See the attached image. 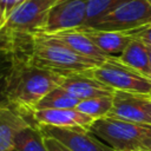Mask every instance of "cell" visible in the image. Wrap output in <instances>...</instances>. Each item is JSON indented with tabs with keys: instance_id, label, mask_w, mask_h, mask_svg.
<instances>
[{
	"instance_id": "obj_9",
	"label": "cell",
	"mask_w": 151,
	"mask_h": 151,
	"mask_svg": "<svg viewBox=\"0 0 151 151\" xmlns=\"http://www.w3.org/2000/svg\"><path fill=\"white\" fill-rule=\"evenodd\" d=\"M32 124L51 126H80L90 129L94 119L77 109H44L31 110L25 113Z\"/></svg>"
},
{
	"instance_id": "obj_25",
	"label": "cell",
	"mask_w": 151,
	"mask_h": 151,
	"mask_svg": "<svg viewBox=\"0 0 151 151\" xmlns=\"http://www.w3.org/2000/svg\"><path fill=\"white\" fill-rule=\"evenodd\" d=\"M142 150H146V151H151V137L150 138H147V140L144 143V146H143V149ZM140 151V150H139Z\"/></svg>"
},
{
	"instance_id": "obj_19",
	"label": "cell",
	"mask_w": 151,
	"mask_h": 151,
	"mask_svg": "<svg viewBox=\"0 0 151 151\" xmlns=\"http://www.w3.org/2000/svg\"><path fill=\"white\" fill-rule=\"evenodd\" d=\"M113 107V94L101 96L80 100L77 105V110L92 117L94 120L107 117Z\"/></svg>"
},
{
	"instance_id": "obj_1",
	"label": "cell",
	"mask_w": 151,
	"mask_h": 151,
	"mask_svg": "<svg viewBox=\"0 0 151 151\" xmlns=\"http://www.w3.org/2000/svg\"><path fill=\"white\" fill-rule=\"evenodd\" d=\"M38 67L60 76L86 72L104 61L81 55L47 34L33 33L9 41Z\"/></svg>"
},
{
	"instance_id": "obj_4",
	"label": "cell",
	"mask_w": 151,
	"mask_h": 151,
	"mask_svg": "<svg viewBox=\"0 0 151 151\" xmlns=\"http://www.w3.org/2000/svg\"><path fill=\"white\" fill-rule=\"evenodd\" d=\"M86 72L114 91L151 97V78L123 64L117 55H112L101 65Z\"/></svg>"
},
{
	"instance_id": "obj_14",
	"label": "cell",
	"mask_w": 151,
	"mask_h": 151,
	"mask_svg": "<svg viewBox=\"0 0 151 151\" xmlns=\"http://www.w3.org/2000/svg\"><path fill=\"white\" fill-rule=\"evenodd\" d=\"M47 35L60 41L61 44H64L72 51L77 52L81 55L88 57V58L106 61L107 59H110L112 57L111 54H107L104 51H101L91 39H88L79 29L61 31V32H57V33H52V34H47Z\"/></svg>"
},
{
	"instance_id": "obj_2",
	"label": "cell",
	"mask_w": 151,
	"mask_h": 151,
	"mask_svg": "<svg viewBox=\"0 0 151 151\" xmlns=\"http://www.w3.org/2000/svg\"><path fill=\"white\" fill-rule=\"evenodd\" d=\"M11 47L14 52V61L8 79L7 97L11 105L27 113L45 94L60 86L63 76L35 66L22 51Z\"/></svg>"
},
{
	"instance_id": "obj_21",
	"label": "cell",
	"mask_w": 151,
	"mask_h": 151,
	"mask_svg": "<svg viewBox=\"0 0 151 151\" xmlns=\"http://www.w3.org/2000/svg\"><path fill=\"white\" fill-rule=\"evenodd\" d=\"M26 0H0V31L6 25L12 13Z\"/></svg>"
},
{
	"instance_id": "obj_18",
	"label": "cell",
	"mask_w": 151,
	"mask_h": 151,
	"mask_svg": "<svg viewBox=\"0 0 151 151\" xmlns=\"http://www.w3.org/2000/svg\"><path fill=\"white\" fill-rule=\"evenodd\" d=\"M14 52L9 44L0 41V107L8 105L9 100L7 97L8 79L13 67Z\"/></svg>"
},
{
	"instance_id": "obj_29",
	"label": "cell",
	"mask_w": 151,
	"mask_h": 151,
	"mask_svg": "<svg viewBox=\"0 0 151 151\" xmlns=\"http://www.w3.org/2000/svg\"><path fill=\"white\" fill-rule=\"evenodd\" d=\"M13 151H18V150H15V149H14V150H13Z\"/></svg>"
},
{
	"instance_id": "obj_22",
	"label": "cell",
	"mask_w": 151,
	"mask_h": 151,
	"mask_svg": "<svg viewBox=\"0 0 151 151\" xmlns=\"http://www.w3.org/2000/svg\"><path fill=\"white\" fill-rule=\"evenodd\" d=\"M132 33H133V37L136 39H139L145 45L151 46V24L146 25L142 28L134 29V31H132Z\"/></svg>"
},
{
	"instance_id": "obj_16",
	"label": "cell",
	"mask_w": 151,
	"mask_h": 151,
	"mask_svg": "<svg viewBox=\"0 0 151 151\" xmlns=\"http://www.w3.org/2000/svg\"><path fill=\"white\" fill-rule=\"evenodd\" d=\"M14 149L18 151H48L45 136L37 124H29L21 132L18 133Z\"/></svg>"
},
{
	"instance_id": "obj_26",
	"label": "cell",
	"mask_w": 151,
	"mask_h": 151,
	"mask_svg": "<svg viewBox=\"0 0 151 151\" xmlns=\"http://www.w3.org/2000/svg\"><path fill=\"white\" fill-rule=\"evenodd\" d=\"M147 46V45H146ZM147 51H149V57H150V64H151V46H147Z\"/></svg>"
},
{
	"instance_id": "obj_12",
	"label": "cell",
	"mask_w": 151,
	"mask_h": 151,
	"mask_svg": "<svg viewBox=\"0 0 151 151\" xmlns=\"http://www.w3.org/2000/svg\"><path fill=\"white\" fill-rule=\"evenodd\" d=\"M32 124L18 107L8 104L0 107V151H13L19 132Z\"/></svg>"
},
{
	"instance_id": "obj_8",
	"label": "cell",
	"mask_w": 151,
	"mask_h": 151,
	"mask_svg": "<svg viewBox=\"0 0 151 151\" xmlns=\"http://www.w3.org/2000/svg\"><path fill=\"white\" fill-rule=\"evenodd\" d=\"M38 126L45 137L57 139L71 151H116L85 127H60L42 124Z\"/></svg>"
},
{
	"instance_id": "obj_11",
	"label": "cell",
	"mask_w": 151,
	"mask_h": 151,
	"mask_svg": "<svg viewBox=\"0 0 151 151\" xmlns=\"http://www.w3.org/2000/svg\"><path fill=\"white\" fill-rule=\"evenodd\" d=\"M60 86L79 100L101 96H111L114 93L112 87L99 81L87 72L63 76Z\"/></svg>"
},
{
	"instance_id": "obj_20",
	"label": "cell",
	"mask_w": 151,
	"mask_h": 151,
	"mask_svg": "<svg viewBox=\"0 0 151 151\" xmlns=\"http://www.w3.org/2000/svg\"><path fill=\"white\" fill-rule=\"evenodd\" d=\"M122 1L124 0H87L86 22L83 27H91Z\"/></svg>"
},
{
	"instance_id": "obj_10",
	"label": "cell",
	"mask_w": 151,
	"mask_h": 151,
	"mask_svg": "<svg viewBox=\"0 0 151 151\" xmlns=\"http://www.w3.org/2000/svg\"><path fill=\"white\" fill-rule=\"evenodd\" d=\"M110 117L151 126V111L145 106L140 96L114 91L113 107Z\"/></svg>"
},
{
	"instance_id": "obj_24",
	"label": "cell",
	"mask_w": 151,
	"mask_h": 151,
	"mask_svg": "<svg viewBox=\"0 0 151 151\" xmlns=\"http://www.w3.org/2000/svg\"><path fill=\"white\" fill-rule=\"evenodd\" d=\"M140 97H142V99H143L145 106L151 111V97H143V96H140Z\"/></svg>"
},
{
	"instance_id": "obj_7",
	"label": "cell",
	"mask_w": 151,
	"mask_h": 151,
	"mask_svg": "<svg viewBox=\"0 0 151 151\" xmlns=\"http://www.w3.org/2000/svg\"><path fill=\"white\" fill-rule=\"evenodd\" d=\"M86 12L87 0H58L35 33L52 34L83 27L86 22Z\"/></svg>"
},
{
	"instance_id": "obj_23",
	"label": "cell",
	"mask_w": 151,
	"mask_h": 151,
	"mask_svg": "<svg viewBox=\"0 0 151 151\" xmlns=\"http://www.w3.org/2000/svg\"><path fill=\"white\" fill-rule=\"evenodd\" d=\"M45 143H46L48 151H71L65 145H63L60 142H58L57 139L51 138V137H45Z\"/></svg>"
},
{
	"instance_id": "obj_13",
	"label": "cell",
	"mask_w": 151,
	"mask_h": 151,
	"mask_svg": "<svg viewBox=\"0 0 151 151\" xmlns=\"http://www.w3.org/2000/svg\"><path fill=\"white\" fill-rule=\"evenodd\" d=\"M88 39H91L101 51L107 54L116 55L120 54L125 47L136 39L132 31L130 32H117V31H103L92 27H79Z\"/></svg>"
},
{
	"instance_id": "obj_17",
	"label": "cell",
	"mask_w": 151,
	"mask_h": 151,
	"mask_svg": "<svg viewBox=\"0 0 151 151\" xmlns=\"http://www.w3.org/2000/svg\"><path fill=\"white\" fill-rule=\"evenodd\" d=\"M79 99L72 96L61 86H58L45 94L32 110L44 109H76L79 104ZM31 111V110H29Z\"/></svg>"
},
{
	"instance_id": "obj_3",
	"label": "cell",
	"mask_w": 151,
	"mask_h": 151,
	"mask_svg": "<svg viewBox=\"0 0 151 151\" xmlns=\"http://www.w3.org/2000/svg\"><path fill=\"white\" fill-rule=\"evenodd\" d=\"M88 130L116 151H139L151 137L150 125L110 116L96 119Z\"/></svg>"
},
{
	"instance_id": "obj_27",
	"label": "cell",
	"mask_w": 151,
	"mask_h": 151,
	"mask_svg": "<svg viewBox=\"0 0 151 151\" xmlns=\"http://www.w3.org/2000/svg\"><path fill=\"white\" fill-rule=\"evenodd\" d=\"M146 1H147V2H149V5L151 6V0H146Z\"/></svg>"
},
{
	"instance_id": "obj_15",
	"label": "cell",
	"mask_w": 151,
	"mask_h": 151,
	"mask_svg": "<svg viewBox=\"0 0 151 151\" xmlns=\"http://www.w3.org/2000/svg\"><path fill=\"white\" fill-rule=\"evenodd\" d=\"M117 57L123 64L151 78V64L147 46L139 39H133Z\"/></svg>"
},
{
	"instance_id": "obj_28",
	"label": "cell",
	"mask_w": 151,
	"mask_h": 151,
	"mask_svg": "<svg viewBox=\"0 0 151 151\" xmlns=\"http://www.w3.org/2000/svg\"><path fill=\"white\" fill-rule=\"evenodd\" d=\"M140 151H146V150H140Z\"/></svg>"
},
{
	"instance_id": "obj_5",
	"label": "cell",
	"mask_w": 151,
	"mask_h": 151,
	"mask_svg": "<svg viewBox=\"0 0 151 151\" xmlns=\"http://www.w3.org/2000/svg\"><path fill=\"white\" fill-rule=\"evenodd\" d=\"M57 2L58 0H26L12 13L0 31V40L8 42L35 33Z\"/></svg>"
},
{
	"instance_id": "obj_6",
	"label": "cell",
	"mask_w": 151,
	"mask_h": 151,
	"mask_svg": "<svg viewBox=\"0 0 151 151\" xmlns=\"http://www.w3.org/2000/svg\"><path fill=\"white\" fill-rule=\"evenodd\" d=\"M151 24V6L146 0H124L91 27L103 31L130 32Z\"/></svg>"
}]
</instances>
